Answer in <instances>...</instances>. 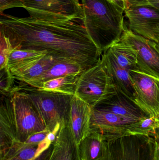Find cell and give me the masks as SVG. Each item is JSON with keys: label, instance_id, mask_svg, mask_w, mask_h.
Returning a JSON list of instances; mask_svg holds the SVG:
<instances>
[{"label": "cell", "instance_id": "3957f363", "mask_svg": "<svg viewBox=\"0 0 159 160\" xmlns=\"http://www.w3.org/2000/svg\"><path fill=\"white\" fill-rule=\"evenodd\" d=\"M12 93H22L32 102L47 129L53 131L69 122L71 101L73 95L41 90L20 81Z\"/></svg>", "mask_w": 159, "mask_h": 160}, {"label": "cell", "instance_id": "5b68a950", "mask_svg": "<svg viewBox=\"0 0 159 160\" xmlns=\"http://www.w3.org/2000/svg\"><path fill=\"white\" fill-rule=\"evenodd\" d=\"M107 142L109 153L106 160H154L152 136L130 135Z\"/></svg>", "mask_w": 159, "mask_h": 160}, {"label": "cell", "instance_id": "9a60e30c", "mask_svg": "<svg viewBox=\"0 0 159 160\" xmlns=\"http://www.w3.org/2000/svg\"><path fill=\"white\" fill-rule=\"evenodd\" d=\"M53 147V143L48 138L40 143L16 142L0 156V160H49Z\"/></svg>", "mask_w": 159, "mask_h": 160}, {"label": "cell", "instance_id": "e0dca14e", "mask_svg": "<svg viewBox=\"0 0 159 160\" xmlns=\"http://www.w3.org/2000/svg\"><path fill=\"white\" fill-rule=\"evenodd\" d=\"M53 145L49 160H82L68 123L62 125Z\"/></svg>", "mask_w": 159, "mask_h": 160}, {"label": "cell", "instance_id": "4dcf8cb0", "mask_svg": "<svg viewBox=\"0 0 159 160\" xmlns=\"http://www.w3.org/2000/svg\"><path fill=\"white\" fill-rule=\"evenodd\" d=\"M114 3L123 8L124 11L129 8L127 0H112Z\"/></svg>", "mask_w": 159, "mask_h": 160}, {"label": "cell", "instance_id": "2e32d148", "mask_svg": "<svg viewBox=\"0 0 159 160\" xmlns=\"http://www.w3.org/2000/svg\"><path fill=\"white\" fill-rule=\"evenodd\" d=\"M101 58L116 88L135 102L136 94L129 71L119 65L108 49L103 53Z\"/></svg>", "mask_w": 159, "mask_h": 160}, {"label": "cell", "instance_id": "277c9868", "mask_svg": "<svg viewBox=\"0 0 159 160\" xmlns=\"http://www.w3.org/2000/svg\"><path fill=\"white\" fill-rule=\"evenodd\" d=\"M116 92V88L101 58L96 65L80 75L75 95L92 108Z\"/></svg>", "mask_w": 159, "mask_h": 160}, {"label": "cell", "instance_id": "44dd1931", "mask_svg": "<svg viewBox=\"0 0 159 160\" xmlns=\"http://www.w3.org/2000/svg\"><path fill=\"white\" fill-rule=\"evenodd\" d=\"M108 50L120 67L128 71H139L137 53L132 47L120 40L113 44Z\"/></svg>", "mask_w": 159, "mask_h": 160}, {"label": "cell", "instance_id": "ba28073f", "mask_svg": "<svg viewBox=\"0 0 159 160\" xmlns=\"http://www.w3.org/2000/svg\"><path fill=\"white\" fill-rule=\"evenodd\" d=\"M136 94L135 102L149 116L159 114V78L137 71H129Z\"/></svg>", "mask_w": 159, "mask_h": 160}, {"label": "cell", "instance_id": "d4e9b609", "mask_svg": "<svg viewBox=\"0 0 159 160\" xmlns=\"http://www.w3.org/2000/svg\"><path fill=\"white\" fill-rule=\"evenodd\" d=\"M15 79L7 68L1 69V94L8 95L12 94L15 86Z\"/></svg>", "mask_w": 159, "mask_h": 160}, {"label": "cell", "instance_id": "1f68e13d", "mask_svg": "<svg viewBox=\"0 0 159 160\" xmlns=\"http://www.w3.org/2000/svg\"><path fill=\"white\" fill-rule=\"evenodd\" d=\"M151 4L153 6L159 8V2L151 3Z\"/></svg>", "mask_w": 159, "mask_h": 160}, {"label": "cell", "instance_id": "5bb4252c", "mask_svg": "<svg viewBox=\"0 0 159 160\" xmlns=\"http://www.w3.org/2000/svg\"><path fill=\"white\" fill-rule=\"evenodd\" d=\"M92 108L134 119H142L149 117L133 100L117 88L116 93L103 100Z\"/></svg>", "mask_w": 159, "mask_h": 160}, {"label": "cell", "instance_id": "4fadbf2b", "mask_svg": "<svg viewBox=\"0 0 159 160\" xmlns=\"http://www.w3.org/2000/svg\"><path fill=\"white\" fill-rule=\"evenodd\" d=\"M91 116V106L76 95H73L71 101L68 124L78 145L89 133Z\"/></svg>", "mask_w": 159, "mask_h": 160}, {"label": "cell", "instance_id": "8fae6325", "mask_svg": "<svg viewBox=\"0 0 159 160\" xmlns=\"http://www.w3.org/2000/svg\"><path fill=\"white\" fill-rule=\"evenodd\" d=\"M23 8L30 17L40 18L47 15L69 16L84 15L80 0H23Z\"/></svg>", "mask_w": 159, "mask_h": 160}, {"label": "cell", "instance_id": "484cf974", "mask_svg": "<svg viewBox=\"0 0 159 160\" xmlns=\"http://www.w3.org/2000/svg\"><path fill=\"white\" fill-rule=\"evenodd\" d=\"M0 37V69H2L7 68V59L13 48L2 35H1Z\"/></svg>", "mask_w": 159, "mask_h": 160}, {"label": "cell", "instance_id": "ffe728a7", "mask_svg": "<svg viewBox=\"0 0 159 160\" xmlns=\"http://www.w3.org/2000/svg\"><path fill=\"white\" fill-rule=\"evenodd\" d=\"M84 70L85 69L78 64L68 62H59L44 72L39 78L26 83L39 88L42 84L46 81L67 75L82 74Z\"/></svg>", "mask_w": 159, "mask_h": 160}, {"label": "cell", "instance_id": "d6a6232c", "mask_svg": "<svg viewBox=\"0 0 159 160\" xmlns=\"http://www.w3.org/2000/svg\"><path fill=\"white\" fill-rule=\"evenodd\" d=\"M150 3L159 2V0H149Z\"/></svg>", "mask_w": 159, "mask_h": 160}, {"label": "cell", "instance_id": "836d02e7", "mask_svg": "<svg viewBox=\"0 0 159 160\" xmlns=\"http://www.w3.org/2000/svg\"><path fill=\"white\" fill-rule=\"evenodd\" d=\"M156 48H157V49L158 50V51L159 52V43H157L156 44Z\"/></svg>", "mask_w": 159, "mask_h": 160}, {"label": "cell", "instance_id": "4316f807", "mask_svg": "<svg viewBox=\"0 0 159 160\" xmlns=\"http://www.w3.org/2000/svg\"><path fill=\"white\" fill-rule=\"evenodd\" d=\"M49 131L48 130L35 133L31 135L24 143L27 144L40 143L45 142L48 139V135Z\"/></svg>", "mask_w": 159, "mask_h": 160}, {"label": "cell", "instance_id": "7c38bea8", "mask_svg": "<svg viewBox=\"0 0 159 160\" xmlns=\"http://www.w3.org/2000/svg\"><path fill=\"white\" fill-rule=\"evenodd\" d=\"M17 142L12 94L1 95L0 106V155Z\"/></svg>", "mask_w": 159, "mask_h": 160}, {"label": "cell", "instance_id": "30bf717a", "mask_svg": "<svg viewBox=\"0 0 159 160\" xmlns=\"http://www.w3.org/2000/svg\"><path fill=\"white\" fill-rule=\"evenodd\" d=\"M129 29L156 43H159V8L150 6H131L124 11Z\"/></svg>", "mask_w": 159, "mask_h": 160}, {"label": "cell", "instance_id": "d6986e66", "mask_svg": "<svg viewBox=\"0 0 159 160\" xmlns=\"http://www.w3.org/2000/svg\"><path fill=\"white\" fill-rule=\"evenodd\" d=\"M46 55L45 51L13 49L7 59V68L16 77L34 66Z\"/></svg>", "mask_w": 159, "mask_h": 160}, {"label": "cell", "instance_id": "f546056e", "mask_svg": "<svg viewBox=\"0 0 159 160\" xmlns=\"http://www.w3.org/2000/svg\"><path fill=\"white\" fill-rule=\"evenodd\" d=\"M127 1L129 8L131 6H144L151 5V3L149 2V0H127Z\"/></svg>", "mask_w": 159, "mask_h": 160}, {"label": "cell", "instance_id": "7a4b0ae2", "mask_svg": "<svg viewBox=\"0 0 159 160\" xmlns=\"http://www.w3.org/2000/svg\"><path fill=\"white\" fill-rule=\"evenodd\" d=\"M89 34L103 53L121 39L124 10L108 0H80Z\"/></svg>", "mask_w": 159, "mask_h": 160}, {"label": "cell", "instance_id": "e575fe53", "mask_svg": "<svg viewBox=\"0 0 159 160\" xmlns=\"http://www.w3.org/2000/svg\"><path fill=\"white\" fill-rule=\"evenodd\" d=\"M108 1H110V2H113V1H112V0H108Z\"/></svg>", "mask_w": 159, "mask_h": 160}, {"label": "cell", "instance_id": "83f0119b", "mask_svg": "<svg viewBox=\"0 0 159 160\" xmlns=\"http://www.w3.org/2000/svg\"><path fill=\"white\" fill-rule=\"evenodd\" d=\"M23 0H0V13L13 8H23Z\"/></svg>", "mask_w": 159, "mask_h": 160}, {"label": "cell", "instance_id": "7402d4cb", "mask_svg": "<svg viewBox=\"0 0 159 160\" xmlns=\"http://www.w3.org/2000/svg\"><path fill=\"white\" fill-rule=\"evenodd\" d=\"M80 74L69 75L44 82L39 89L74 95Z\"/></svg>", "mask_w": 159, "mask_h": 160}, {"label": "cell", "instance_id": "52a82bcc", "mask_svg": "<svg viewBox=\"0 0 159 160\" xmlns=\"http://www.w3.org/2000/svg\"><path fill=\"white\" fill-rule=\"evenodd\" d=\"M141 119L118 115L108 111L91 108L90 131L102 134L106 141L137 135L134 125Z\"/></svg>", "mask_w": 159, "mask_h": 160}, {"label": "cell", "instance_id": "8992f818", "mask_svg": "<svg viewBox=\"0 0 159 160\" xmlns=\"http://www.w3.org/2000/svg\"><path fill=\"white\" fill-rule=\"evenodd\" d=\"M12 102L17 142L24 143L31 135L48 130L36 107L28 97L15 91L12 93Z\"/></svg>", "mask_w": 159, "mask_h": 160}, {"label": "cell", "instance_id": "603a6c76", "mask_svg": "<svg viewBox=\"0 0 159 160\" xmlns=\"http://www.w3.org/2000/svg\"><path fill=\"white\" fill-rule=\"evenodd\" d=\"M59 62L62 61L56 60L49 55H46L34 66L16 77H13V78L18 81L28 83L39 78L44 74V72Z\"/></svg>", "mask_w": 159, "mask_h": 160}, {"label": "cell", "instance_id": "ac0fdd59", "mask_svg": "<svg viewBox=\"0 0 159 160\" xmlns=\"http://www.w3.org/2000/svg\"><path fill=\"white\" fill-rule=\"evenodd\" d=\"M78 146L82 160H106L108 159L109 153L107 141L99 132L90 131Z\"/></svg>", "mask_w": 159, "mask_h": 160}, {"label": "cell", "instance_id": "f1b7e54d", "mask_svg": "<svg viewBox=\"0 0 159 160\" xmlns=\"http://www.w3.org/2000/svg\"><path fill=\"white\" fill-rule=\"evenodd\" d=\"M153 137L155 140L154 160H159V129L156 130Z\"/></svg>", "mask_w": 159, "mask_h": 160}, {"label": "cell", "instance_id": "cb8c5ba5", "mask_svg": "<svg viewBox=\"0 0 159 160\" xmlns=\"http://www.w3.org/2000/svg\"><path fill=\"white\" fill-rule=\"evenodd\" d=\"M136 133L139 135L153 136L159 129V114L141 119L135 124Z\"/></svg>", "mask_w": 159, "mask_h": 160}, {"label": "cell", "instance_id": "9c48e42d", "mask_svg": "<svg viewBox=\"0 0 159 160\" xmlns=\"http://www.w3.org/2000/svg\"><path fill=\"white\" fill-rule=\"evenodd\" d=\"M120 40L135 50L139 71L159 78V52L156 42L135 33L126 25Z\"/></svg>", "mask_w": 159, "mask_h": 160}, {"label": "cell", "instance_id": "6da1fadb", "mask_svg": "<svg viewBox=\"0 0 159 160\" xmlns=\"http://www.w3.org/2000/svg\"><path fill=\"white\" fill-rule=\"evenodd\" d=\"M1 15L0 35L13 49L45 51L56 60L78 64L85 70L101 58L102 52L86 28L84 15L38 18Z\"/></svg>", "mask_w": 159, "mask_h": 160}]
</instances>
